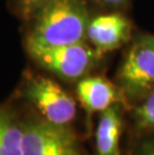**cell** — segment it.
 Segmentation results:
<instances>
[{"label": "cell", "instance_id": "1", "mask_svg": "<svg viewBox=\"0 0 154 155\" xmlns=\"http://www.w3.org/2000/svg\"><path fill=\"white\" fill-rule=\"evenodd\" d=\"M89 21L84 0H49L38 9L27 38L28 51L84 42Z\"/></svg>", "mask_w": 154, "mask_h": 155}, {"label": "cell", "instance_id": "2", "mask_svg": "<svg viewBox=\"0 0 154 155\" xmlns=\"http://www.w3.org/2000/svg\"><path fill=\"white\" fill-rule=\"evenodd\" d=\"M23 155H82L79 143L67 125L45 119L23 125Z\"/></svg>", "mask_w": 154, "mask_h": 155}, {"label": "cell", "instance_id": "3", "mask_svg": "<svg viewBox=\"0 0 154 155\" xmlns=\"http://www.w3.org/2000/svg\"><path fill=\"white\" fill-rule=\"evenodd\" d=\"M31 57L43 68L65 80L83 77L96 62L99 53L84 42L36 49L29 51Z\"/></svg>", "mask_w": 154, "mask_h": 155}, {"label": "cell", "instance_id": "4", "mask_svg": "<svg viewBox=\"0 0 154 155\" xmlns=\"http://www.w3.org/2000/svg\"><path fill=\"white\" fill-rule=\"evenodd\" d=\"M24 94L42 114L43 119L51 123L68 125L76 116L75 100L50 78H30L25 85Z\"/></svg>", "mask_w": 154, "mask_h": 155}, {"label": "cell", "instance_id": "5", "mask_svg": "<svg viewBox=\"0 0 154 155\" xmlns=\"http://www.w3.org/2000/svg\"><path fill=\"white\" fill-rule=\"evenodd\" d=\"M118 81L130 99L154 90V48L141 38L127 52L118 71Z\"/></svg>", "mask_w": 154, "mask_h": 155}, {"label": "cell", "instance_id": "6", "mask_svg": "<svg viewBox=\"0 0 154 155\" xmlns=\"http://www.w3.org/2000/svg\"><path fill=\"white\" fill-rule=\"evenodd\" d=\"M130 33V21L117 13L90 19L87 27V39L99 54L120 47L129 39Z\"/></svg>", "mask_w": 154, "mask_h": 155}, {"label": "cell", "instance_id": "7", "mask_svg": "<svg viewBox=\"0 0 154 155\" xmlns=\"http://www.w3.org/2000/svg\"><path fill=\"white\" fill-rule=\"evenodd\" d=\"M77 96L88 113L102 112L117 104L120 92L107 79L100 76L85 77L78 82Z\"/></svg>", "mask_w": 154, "mask_h": 155}, {"label": "cell", "instance_id": "8", "mask_svg": "<svg viewBox=\"0 0 154 155\" xmlns=\"http://www.w3.org/2000/svg\"><path fill=\"white\" fill-rule=\"evenodd\" d=\"M122 130L117 104L101 112L95 133L96 155H120V136Z\"/></svg>", "mask_w": 154, "mask_h": 155}, {"label": "cell", "instance_id": "9", "mask_svg": "<svg viewBox=\"0 0 154 155\" xmlns=\"http://www.w3.org/2000/svg\"><path fill=\"white\" fill-rule=\"evenodd\" d=\"M0 155H23V127L0 108Z\"/></svg>", "mask_w": 154, "mask_h": 155}, {"label": "cell", "instance_id": "10", "mask_svg": "<svg viewBox=\"0 0 154 155\" xmlns=\"http://www.w3.org/2000/svg\"><path fill=\"white\" fill-rule=\"evenodd\" d=\"M137 125L144 129H154V90L145 96L134 110Z\"/></svg>", "mask_w": 154, "mask_h": 155}, {"label": "cell", "instance_id": "11", "mask_svg": "<svg viewBox=\"0 0 154 155\" xmlns=\"http://www.w3.org/2000/svg\"><path fill=\"white\" fill-rule=\"evenodd\" d=\"M132 155H154V138L140 143L133 151Z\"/></svg>", "mask_w": 154, "mask_h": 155}, {"label": "cell", "instance_id": "12", "mask_svg": "<svg viewBox=\"0 0 154 155\" xmlns=\"http://www.w3.org/2000/svg\"><path fill=\"white\" fill-rule=\"evenodd\" d=\"M20 1L25 8L30 9V10H35V9H39L41 6H43L49 0H20Z\"/></svg>", "mask_w": 154, "mask_h": 155}, {"label": "cell", "instance_id": "13", "mask_svg": "<svg viewBox=\"0 0 154 155\" xmlns=\"http://www.w3.org/2000/svg\"><path fill=\"white\" fill-rule=\"evenodd\" d=\"M102 4L106 6H110V7H117V6L123 5L124 3H126L128 0H98Z\"/></svg>", "mask_w": 154, "mask_h": 155}, {"label": "cell", "instance_id": "14", "mask_svg": "<svg viewBox=\"0 0 154 155\" xmlns=\"http://www.w3.org/2000/svg\"><path fill=\"white\" fill-rule=\"evenodd\" d=\"M143 41H145L147 44H149L151 47L154 48V35H145L141 37Z\"/></svg>", "mask_w": 154, "mask_h": 155}]
</instances>
